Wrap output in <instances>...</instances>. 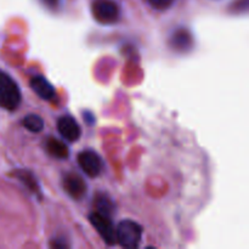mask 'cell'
Listing matches in <instances>:
<instances>
[{"label":"cell","instance_id":"4fadbf2b","mask_svg":"<svg viewBox=\"0 0 249 249\" xmlns=\"http://www.w3.org/2000/svg\"><path fill=\"white\" fill-rule=\"evenodd\" d=\"M150 5L157 10L168 9L174 2V0H148Z\"/></svg>","mask_w":249,"mask_h":249},{"label":"cell","instance_id":"5b68a950","mask_svg":"<svg viewBox=\"0 0 249 249\" xmlns=\"http://www.w3.org/2000/svg\"><path fill=\"white\" fill-rule=\"evenodd\" d=\"M78 164L80 169L89 177L95 178L101 173L102 160L94 151H83L78 156Z\"/></svg>","mask_w":249,"mask_h":249},{"label":"cell","instance_id":"7a4b0ae2","mask_svg":"<svg viewBox=\"0 0 249 249\" xmlns=\"http://www.w3.org/2000/svg\"><path fill=\"white\" fill-rule=\"evenodd\" d=\"M142 237V228L133 220L122 221L116 229L117 243L124 248H136Z\"/></svg>","mask_w":249,"mask_h":249},{"label":"cell","instance_id":"52a82bcc","mask_svg":"<svg viewBox=\"0 0 249 249\" xmlns=\"http://www.w3.org/2000/svg\"><path fill=\"white\" fill-rule=\"evenodd\" d=\"M63 187H65L66 192L70 195L72 198L80 199L87 192V185L83 181L82 178L77 174L70 173L63 179Z\"/></svg>","mask_w":249,"mask_h":249},{"label":"cell","instance_id":"30bf717a","mask_svg":"<svg viewBox=\"0 0 249 249\" xmlns=\"http://www.w3.org/2000/svg\"><path fill=\"white\" fill-rule=\"evenodd\" d=\"M46 150L50 153L53 157L60 158V160H65L68 157V147L66 143H63L62 141L57 140V139L49 138L46 141Z\"/></svg>","mask_w":249,"mask_h":249},{"label":"cell","instance_id":"3957f363","mask_svg":"<svg viewBox=\"0 0 249 249\" xmlns=\"http://www.w3.org/2000/svg\"><path fill=\"white\" fill-rule=\"evenodd\" d=\"M92 15L100 23L111 24L118 21L119 7L113 0H95L92 2Z\"/></svg>","mask_w":249,"mask_h":249},{"label":"cell","instance_id":"8992f818","mask_svg":"<svg viewBox=\"0 0 249 249\" xmlns=\"http://www.w3.org/2000/svg\"><path fill=\"white\" fill-rule=\"evenodd\" d=\"M57 129L58 133L61 134L65 140L71 141V142H74L78 139L80 138V126L79 124L77 123L73 117L71 116H63L61 117L57 121Z\"/></svg>","mask_w":249,"mask_h":249},{"label":"cell","instance_id":"9c48e42d","mask_svg":"<svg viewBox=\"0 0 249 249\" xmlns=\"http://www.w3.org/2000/svg\"><path fill=\"white\" fill-rule=\"evenodd\" d=\"M170 44L172 48L175 49L180 53H185L189 51L192 46V36L189 33V31L184 28H180L173 33L172 39H170Z\"/></svg>","mask_w":249,"mask_h":249},{"label":"cell","instance_id":"7c38bea8","mask_svg":"<svg viewBox=\"0 0 249 249\" xmlns=\"http://www.w3.org/2000/svg\"><path fill=\"white\" fill-rule=\"evenodd\" d=\"M95 206H96V212L97 213H101L106 216H111L112 212H113V204H112L111 199L107 198L104 195H100L96 198L95 202Z\"/></svg>","mask_w":249,"mask_h":249},{"label":"cell","instance_id":"6da1fadb","mask_svg":"<svg viewBox=\"0 0 249 249\" xmlns=\"http://www.w3.org/2000/svg\"><path fill=\"white\" fill-rule=\"evenodd\" d=\"M21 102L18 85L7 73L0 70V107L14 111Z\"/></svg>","mask_w":249,"mask_h":249},{"label":"cell","instance_id":"ba28073f","mask_svg":"<svg viewBox=\"0 0 249 249\" xmlns=\"http://www.w3.org/2000/svg\"><path fill=\"white\" fill-rule=\"evenodd\" d=\"M31 88L43 100H51L55 96V88L41 75H36L31 80Z\"/></svg>","mask_w":249,"mask_h":249},{"label":"cell","instance_id":"5bb4252c","mask_svg":"<svg viewBox=\"0 0 249 249\" xmlns=\"http://www.w3.org/2000/svg\"><path fill=\"white\" fill-rule=\"evenodd\" d=\"M58 1H60V0H43L44 4H46V5H48V6H50V7H56V6H57Z\"/></svg>","mask_w":249,"mask_h":249},{"label":"cell","instance_id":"8fae6325","mask_svg":"<svg viewBox=\"0 0 249 249\" xmlns=\"http://www.w3.org/2000/svg\"><path fill=\"white\" fill-rule=\"evenodd\" d=\"M23 126L32 133H40L44 129V121L36 114H28L23 119Z\"/></svg>","mask_w":249,"mask_h":249},{"label":"cell","instance_id":"277c9868","mask_svg":"<svg viewBox=\"0 0 249 249\" xmlns=\"http://www.w3.org/2000/svg\"><path fill=\"white\" fill-rule=\"evenodd\" d=\"M89 219L91 225L96 229V231L99 232V235L101 236V238L105 241L106 245H116V229H114L112 221L109 220V216H106L104 215V214L94 212V213L90 215Z\"/></svg>","mask_w":249,"mask_h":249}]
</instances>
